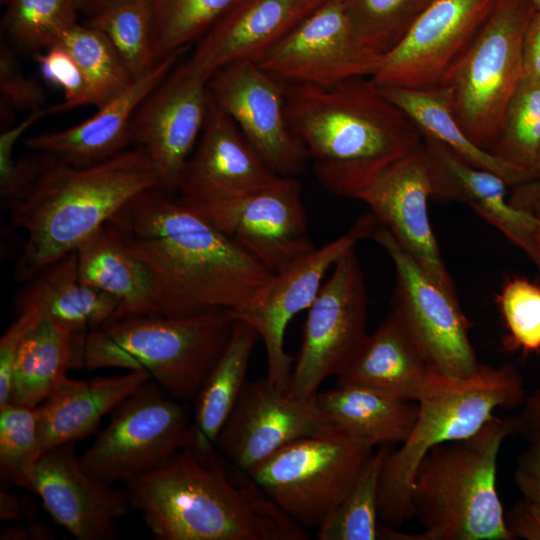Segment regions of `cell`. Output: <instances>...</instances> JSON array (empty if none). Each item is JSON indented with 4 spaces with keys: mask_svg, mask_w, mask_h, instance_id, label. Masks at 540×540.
Segmentation results:
<instances>
[{
    "mask_svg": "<svg viewBox=\"0 0 540 540\" xmlns=\"http://www.w3.org/2000/svg\"><path fill=\"white\" fill-rule=\"evenodd\" d=\"M110 222L148 268L156 312L255 308L274 277L205 217L160 186L132 198Z\"/></svg>",
    "mask_w": 540,
    "mask_h": 540,
    "instance_id": "obj_1",
    "label": "cell"
},
{
    "mask_svg": "<svg viewBox=\"0 0 540 540\" xmlns=\"http://www.w3.org/2000/svg\"><path fill=\"white\" fill-rule=\"evenodd\" d=\"M213 444L191 425L185 445L166 465L125 483L130 502L156 539H310Z\"/></svg>",
    "mask_w": 540,
    "mask_h": 540,
    "instance_id": "obj_2",
    "label": "cell"
},
{
    "mask_svg": "<svg viewBox=\"0 0 540 540\" xmlns=\"http://www.w3.org/2000/svg\"><path fill=\"white\" fill-rule=\"evenodd\" d=\"M290 130L329 192L353 198L378 172L423 141L416 123L370 78L330 87L285 83Z\"/></svg>",
    "mask_w": 540,
    "mask_h": 540,
    "instance_id": "obj_3",
    "label": "cell"
},
{
    "mask_svg": "<svg viewBox=\"0 0 540 540\" xmlns=\"http://www.w3.org/2000/svg\"><path fill=\"white\" fill-rule=\"evenodd\" d=\"M156 186L158 174L139 146L89 166L46 165L11 207V223L26 233L16 277L34 278L76 251L132 198Z\"/></svg>",
    "mask_w": 540,
    "mask_h": 540,
    "instance_id": "obj_4",
    "label": "cell"
},
{
    "mask_svg": "<svg viewBox=\"0 0 540 540\" xmlns=\"http://www.w3.org/2000/svg\"><path fill=\"white\" fill-rule=\"evenodd\" d=\"M515 419L491 417L475 434L431 448L411 485L413 514L424 528L402 533L379 524L378 539L510 540L497 491V460Z\"/></svg>",
    "mask_w": 540,
    "mask_h": 540,
    "instance_id": "obj_5",
    "label": "cell"
},
{
    "mask_svg": "<svg viewBox=\"0 0 540 540\" xmlns=\"http://www.w3.org/2000/svg\"><path fill=\"white\" fill-rule=\"evenodd\" d=\"M238 317L235 310L213 308L112 318L88 331L84 365L146 370L172 398L195 399L224 353Z\"/></svg>",
    "mask_w": 540,
    "mask_h": 540,
    "instance_id": "obj_6",
    "label": "cell"
},
{
    "mask_svg": "<svg viewBox=\"0 0 540 540\" xmlns=\"http://www.w3.org/2000/svg\"><path fill=\"white\" fill-rule=\"evenodd\" d=\"M524 381L511 364H480L466 377L430 370L417 399L418 417L407 440L388 455L380 479L378 515L393 527L414 517L411 485L415 471L434 446L478 432L497 409H514L526 400Z\"/></svg>",
    "mask_w": 540,
    "mask_h": 540,
    "instance_id": "obj_7",
    "label": "cell"
},
{
    "mask_svg": "<svg viewBox=\"0 0 540 540\" xmlns=\"http://www.w3.org/2000/svg\"><path fill=\"white\" fill-rule=\"evenodd\" d=\"M535 11L531 0H497L491 14L442 87L467 136L493 152L507 106L523 79V39Z\"/></svg>",
    "mask_w": 540,
    "mask_h": 540,
    "instance_id": "obj_8",
    "label": "cell"
},
{
    "mask_svg": "<svg viewBox=\"0 0 540 540\" xmlns=\"http://www.w3.org/2000/svg\"><path fill=\"white\" fill-rule=\"evenodd\" d=\"M375 446L332 423L247 472L294 521L318 528L352 487Z\"/></svg>",
    "mask_w": 540,
    "mask_h": 540,
    "instance_id": "obj_9",
    "label": "cell"
},
{
    "mask_svg": "<svg viewBox=\"0 0 540 540\" xmlns=\"http://www.w3.org/2000/svg\"><path fill=\"white\" fill-rule=\"evenodd\" d=\"M185 410L148 380L114 410L108 426L79 457L83 469L107 484L127 483L166 465L185 445Z\"/></svg>",
    "mask_w": 540,
    "mask_h": 540,
    "instance_id": "obj_10",
    "label": "cell"
},
{
    "mask_svg": "<svg viewBox=\"0 0 540 540\" xmlns=\"http://www.w3.org/2000/svg\"><path fill=\"white\" fill-rule=\"evenodd\" d=\"M371 238L386 250L394 265L391 313L429 368L452 377L475 373L481 363L469 336L471 324L458 298L436 284L385 227L378 224Z\"/></svg>",
    "mask_w": 540,
    "mask_h": 540,
    "instance_id": "obj_11",
    "label": "cell"
},
{
    "mask_svg": "<svg viewBox=\"0 0 540 540\" xmlns=\"http://www.w3.org/2000/svg\"><path fill=\"white\" fill-rule=\"evenodd\" d=\"M332 269L308 308L288 390L293 397L315 396L324 380L347 368L368 335V295L356 245Z\"/></svg>",
    "mask_w": 540,
    "mask_h": 540,
    "instance_id": "obj_12",
    "label": "cell"
},
{
    "mask_svg": "<svg viewBox=\"0 0 540 540\" xmlns=\"http://www.w3.org/2000/svg\"><path fill=\"white\" fill-rule=\"evenodd\" d=\"M383 56L356 36L345 1L326 2L273 45L258 65L285 83L330 87L371 78Z\"/></svg>",
    "mask_w": 540,
    "mask_h": 540,
    "instance_id": "obj_13",
    "label": "cell"
},
{
    "mask_svg": "<svg viewBox=\"0 0 540 540\" xmlns=\"http://www.w3.org/2000/svg\"><path fill=\"white\" fill-rule=\"evenodd\" d=\"M189 207L273 274L316 248L308 229L302 188L294 176H280L234 199Z\"/></svg>",
    "mask_w": 540,
    "mask_h": 540,
    "instance_id": "obj_14",
    "label": "cell"
},
{
    "mask_svg": "<svg viewBox=\"0 0 540 540\" xmlns=\"http://www.w3.org/2000/svg\"><path fill=\"white\" fill-rule=\"evenodd\" d=\"M497 0H431L370 79L379 87L428 89L443 84Z\"/></svg>",
    "mask_w": 540,
    "mask_h": 540,
    "instance_id": "obj_15",
    "label": "cell"
},
{
    "mask_svg": "<svg viewBox=\"0 0 540 540\" xmlns=\"http://www.w3.org/2000/svg\"><path fill=\"white\" fill-rule=\"evenodd\" d=\"M432 183L421 145L378 172L355 195L417 265L443 290L457 298L428 216Z\"/></svg>",
    "mask_w": 540,
    "mask_h": 540,
    "instance_id": "obj_16",
    "label": "cell"
},
{
    "mask_svg": "<svg viewBox=\"0 0 540 540\" xmlns=\"http://www.w3.org/2000/svg\"><path fill=\"white\" fill-rule=\"evenodd\" d=\"M285 82L258 63L236 61L207 80L210 97L234 120L264 161L279 176H294L308 160L289 128Z\"/></svg>",
    "mask_w": 540,
    "mask_h": 540,
    "instance_id": "obj_17",
    "label": "cell"
},
{
    "mask_svg": "<svg viewBox=\"0 0 540 540\" xmlns=\"http://www.w3.org/2000/svg\"><path fill=\"white\" fill-rule=\"evenodd\" d=\"M378 222L369 212L335 240L315 248L274 277L261 302L239 316L257 330L267 359V380L289 390L293 358L285 350V333L289 322L308 309L315 300L327 271L349 248L371 238Z\"/></svg>",
    "mask_w": 540,
    "mask_h": 540,
    "instance_id": "obj_18",
    "label": "cell"
},
{
    "mask_svg": "<svg viewBox=\"0 0 540 540\" xmlns=\"http://www.w3.org/2000/svg\"><path fill=\"white\" fill-rule=\"evenodd\" d=\"M315 396L293 397L267 378L248 382L215 444L247 472L285 446L332 424Z\"/></svg>",
    "mask_w": 540,
    "mask_h": 540,
    "instance_id": "obj_19",
    "label": "cell"
},
{
    "mask_svg": "<svg viewBox=\"0 0 540 540\" xmlns=\"http://www.w3.org/2000/svg\"><path fill=\"white\" fill-rule=\"evenodd\" d=\"M207 81L177 66L142 101L130 127L131 142L145 150L160 187L177 192L187 160L200 137L208 107Z\"/></svg>",
    "mask_w": 540,
    "mask_h": 540,
    "instance_id": "obj_20",
    "label": "cell"
},
{
    "mask_svg": "<svg viewBox=\"0 0 540 540\" xmlns=\"http://www.w3.org/2000/svg\"><path fill=\"white\" fill-rule=\"evenodd\" d=\"M279 177L209 95L200 137L179 180L178 200L187 206L230 200Z\"/></svg>",
    "mask_w": 540,
    "mask_h": 540,
    "instance_id": "obj_21",
    "label": "cell"
},
{
    "mask_svg": "<svg viewBox=\"0 0 540 540\" xmlns=\"http://www.w3.org/2000/svg\"><path fill=\"white\" fill-rule=\"evenodd\" d=\"M75 442L41 455L34 468L32 490L51 517L79 540L116 538L117 519L128 511L129 497L96 479L82 467Z\"/></svg>",
    "mask_w": 540,
    "mask_h": 540,
    "instance_id": "obj_22",
    "label": "cell"
},
{
    "mask_svg": "<svg viewBox=\"0 0 540 540\" xmlns=\"http://www.w3.org/2000/svg\"><path fill=\"white\" fill-rule=\"evenodd\" d=\"M308 14L306 0H232L178 67L207 81L229 63H258Z\"/></svg>",
    "mask_w": 540,
    "mask_h": 540,
    "instance_id": "obj_23",
    "label": "cell"
},
{
    "mask_svg": "<svg viewBox=\"0 0 540 540\" xmlns=\"http://www.w3.org/2000/svg\"><path fill=\"white\" fill-rule=\"evenodd\" d=\"M188 48L156 63L90 118L65 130L28 137L25 145L75 166L93 165L126 150L132 144L130 127L139 105L171 73Z\"/></svg>",
    "mask_w": 540,
    "mask_h": 540,
    "instance_id": "obj_24",
    "label": "cell"
},
{
    "mask_svg": "<svg viewBox=\"0 0 540 540\" xmlns=\"http://www.w3.org/2000/svg\"><path fill=\"white\" fill-rule=\"evenodd\" d=\"M423 146L430 167L432 197L468 205L532 259L536 216L507 201V182L492 171L468 163L429 135L423 134Z\"/></svg>",
    "mask_w": 540,
    "mask_h": 540,
    "instance_id": "obj_25",
    "label": "cell"
},
{
    "mask_svg": "<svg viewBox=\"0 0 540 540\" xmlns=\"http://www.w3.org/2000/svg\"><path fill=\"white\" fill-rule=\"evenodd\" d=\"M151 378L146 370L91 381L66 376L37 406L41 455L89 435L105 414Z\"/></svg>",
    "mask_w": 540,
    "mask_h": 540,
    "instance_id": "obj_26",
    "label": "cell"
},
{
    "mask_svg": "<svg viewBox=\"0 0 540 540\" xmlns=\"http://www.w3.org/2000/svg\"><path fill=\"white\" fill-rule=\"evenodd\" d=\"M430 368L390 312L366 336L336 386L352 385L417 401Z\"/></svg>",
    "mask_w": 540,
    "mask_h": 540,
    "instance_id": "obj_27",
    "label": "cell"
},
{
    "mask_svg": "<svg viewBox=\"0 0 540 540\" xmlns=\"http://www.w3.org/2000/svg\"><path fill=\"white\" fill-rule=\"evenodd\" d=\"M75 253L81 280L119 301L112 318L156 312L155 287L148 268L110 221Z\"/></svg>",
    "mask_w": 540,
    "mask_h": 540,
    "instance_id": "obj_28",
    "label": "cell"
},
{
    "mask_svg": "<svg viewBox=\"0 0 540 540\" xmlns=\"http://www.w3.org/2000/svg\"><path fill=\"white\" fill-rule=\"evenodd\" d=\"M119 301L86 283L79 275L75 251L34 277L18 304V312L34 309L43 318L71 329L86 339V330L110 320Z\"/></svg>",
    "mask_w": 540,
    "mask_h": 540,
    "instance_id": "obj_29",
    "label": "cell"
},
{
    "mask_svg": "<svg viewBox=\"0 0 540 540\" xmlns=\"http://www.w3.org/2000/svg\"><path fill=\"white\" fill-rule=\"evenodd\" d=\"M85 341L68 327L42 317L19 345L10 402L39 406L66 377L69 368L85 366Z\"/></svg>",
    "mask_w": 540,
    "mask_h": 540,
    "instance_id": "obj_30",
    "label": "cell"
},
{
    "mask_svg": "<svg viewBox=\"0 0 540 540\" xmlns=\"http://www.w3.org/2000/svg\"><path fill=\"white\" fill-rule=\"evenodd\" d=\"M315 399L331 423L376 446L404 443L419 411L417 401L352 385L318 391Z\"/></svg>",
    "mask_w": 540,
    "mask_h": 540,
    "instance_id": "obj_31",
    "label": "cell"
},
{
    "mask_svg": "<svg viewBox=\"0 0 540 540\" xmlns=\"http://www.w3.org/2000/svg\"><path fill=\"white\" fill-rule=\"evenodd\" d=\"M378 88L387 99L401 108L416 123L422 134L441 141L468 163L498 174L508 185L527 183L524 175L518 170L472 142L453 114L445 87L409 89L378 86Z\"/></svg>",
    "mask_w": 540,
    "mask_h": 540,
    "instance_id": "obj_32",
    "label": "cell"
},
{
    "mask_svg": "<svg viewBox=\"0 0 540 540\" xmlns=\"http://www.w3.org/2000/svg\"><path fill=\"white\" fill-rule=\"evenodd\" d=\"M259 339L255 327L239 316L224 353L194 399L193 425L214 444L248 383V366Z\"/></svg>",
    "mask_w": 540,
    "mask_h": 540,
    "instance_id": "obj_33",
    "label": "cell"
},
{
    "mask_svg": "<svg viewBox=\"0 0 540 540\" xmlns=\"http://www.w3.org/2000/svg\"><path fill=\"white\" fill-rule=\"evenodd\" d=\"M391 447L382 444L373 452L352 487L317 528L319 540L378 539L379 486Z\"/></svg>",
    "mask_w": 540,
    "mask_h": 540,
    "instance_id": "obj_34",
    "label": "cell"
},
{
    "mask_svg": "<svg viewBox=\"0 0 540 540\" xmlns=\"http://www.w3.org/2000/svg\"><path fill=\"white\" fill-rule=\"evenodd\" d=\"M73 57L88 85L91 105L100 108L132 82L126 64L104 33L77 23L60 42Z\"/></svg>",
    "mask_w": 540,
    "mask_h": 540,
    "instance_id": "obj_35",
    "label": "cell"
},
{
    "mask_svg": "<svg viewBox=\"0 0 540 540\" xmlns=\"http://www.w3.org/2000/svg\"><path fill=\"white\" fill-rule=\"evenodd\" d=\"M87 25L98 29L110 40L133 79L152 69V7L148 0L109 3L89 17Z\"/></svg>",
    "mask_w": 540,
    "mask_h": 540,
    "instance_id": "obj_36",
    "label": "cell"
},
{
    "mask_svg": "<svg viewBox=\"0 0 540 540\" xmlns=\"http://www.w3.org/2000/svg\"><path fill=\"white\" fill-rule=\"evenodd\" d=\"M540 148V82L522 79L511 98L493 154L518 170L528 182Z\"/></svg>",
    "mask_w": 540,
    "mask_h": 540,
    "instance_id": "obj_37",
    "label": "cell"
},
{
    "mask_svg": "<svg viewBox=\"0 0 540 540\" xmlns=\"http://www.w3.org/2000/svg\"><path fill=\"white\" fill-rule=\"evenodd\" d=\"M2 30L19 46L34 51L59 44L78 23L72 0H6Z\"/></svg>",
    "mask_w": 540,
    "mask_h": 540,
    "instance_id": "obj_38",
    "label": "cell"
},
{
    "mask_svg": "<svg viewBox=\"0 0 540 540\" xmlns=\"http://www.w3.org/2000/svg\"><path fill=\"white\" fill-rule=\"evenodd\" d=\"M232 0H150L155 62L189 47Z\"/></svg>",
    "mask_w": 540,
    "mask_h": 540,
    "instance_id": "obj_39",
    "label": "cell"
},
{
    "mask_svg": "<svg viewBox=\"0 0 540 540\" xmlns=\"http://www.w3.org/2000/svg\"><path fill=\"white\" fill-rule=\"evenodd\" d=\"M431 0H345L358 39L385 56L405 36Z\"/></svg>",
    "mask_w": 540,
    "mask_h": 540,
    "instance_id": "obj_40",
    "label": "cell"
},
{
    "mask_svg": "<svg viewBox=\"0 0 540 540\" xmlns=\"http://www.w3.org/2000/svg\"><path fill=\"white\" fill-rule=\"evenodd\" d=\"M40 457L37 407L13 402L0 407V467L4 479L32 490Z\"/></svg>",
    "mask_w": 540,
    "mask_h": 540,
    "instance_id": "obj_41",
    "label": "cell"
},
{
    "mask_svg": "<svg viewBox=\"0 0 540 540\" xmlns=\"http://www.w3.org/2000/svg\"><path fill=\"white\" fill-rule=\"evenodd\" d=\"M507 334L504 345L528 355L540 351V287L524 278H512L497 298Z\"/></svg>",
    "mask_w": 540,
    "mask_h": 540,
    "instance_id": "obj_42",
    "label": "cell"
},
{
    "mask_svg": "<svg viewBox=\"0 0 540 540\" xmlns=\"http://www.w3.org/2000/svg\"><path fill=\"white\" fill-rule=\"evenodd\" d=\"M34 58L42 76L63 91V101L47 107V115L91 105L85 77L73 57L62 45H54L44 53L37 52Z\"/></svg>",
    "mask_w": 540,
    "mask_h": 540,
    "instance_id": "obj_43",
    "label": "cell"
},
{
    "mask_svg": "<svg viewBox=\"0 0 540 540\" xmlns=\"http://www.w3.org/2000/svg\"><path fill=\"white\" fill-rule=\"evenodd\" d=\"M46 108L29 113L19 124L0 135V194L4 199L18 198L38 175L36 165L30 161H16L13 151L17 140L35 122L46 116Z\"/></svg>",
    "mask_w": 540,
    "mask_h": 540,
    "instance_id": "obj_44",
    "label": "cell"
},
{
    "mask_svg": "<svg viewBox=\"0 0 540 540\" xmlns=\"http://www.w3.org/2000/svg\"><path fill=\"white\" fill-rule=\"evenodd\" d=\"M0 93L1 100L12 108L29 112L44 108L42 87L22 72L15 54L4 43L0 48Z\"/></svg>",
    "mask_w": 540,
    "mask_h": 540,
    "instance_id": "obj_45",
    "label": "cell"
},
{
    "mask_svg": "<svg viewBox=\"0 0 540 540\" xmlns=\"http://www.w3.org/2000/svg\"><path fill=\"white\" fill-rule=\"evenodd\" d=\"M41 318L34 309L18 312L0 339V407L11 400L13 366L21 340Z\"/></svg>",
    "mask_w": 540,
    "mask_h": 540,
    "instance_id": "obj_46",
    "label": "cell"
},
{
    "mask_svg": "<svg viewBox=\"0 0 540 540\" xmlns=\"http://www.w3.org/2000/svg\"><path fill=\"white\" fill-rule=\"evenodd\" d=\"M514 479L522 498L540 513V442H530L518 456Z\"/></svg>",
    "mask_w": 540,
    "mask_h": 540,
    "instance_id": "obj_47",
    "label": "cell"
},
{
    "mask_svg": "<svg viewBox=\"0 0 540 540\" xmlns=\"http://www.w3.org/2000/svg\"><path fill=\"white\" fill-rule=\"evenodd\" d=\"M504 524L510 540H540V513L523 498L504 513Z\"/></svg>",
    "mask_w": 540,
    "mask_h": 540,
    "instance_id": "obj_48",
    "label": "cell"
},
{
    "mask_svg": "<svg viewBox=\"0 0 540 540\" xmlns=\"http://www.w3.org/2000/svg\"><path fill=\"white\" fill-rule=\"evenodd\" d=\"M523 78L540 82V5L527 26L523 39Z\"/></svg>",
    "mask_w": 540,
    "mask_h": 540,
    "instance_id": "obj_49",
    "label": "cell"
},
{
    "mask_svg": "<svg viewBox=\"0 0 540 540\" xmlns=\"http://www.w3.org/2000/svg\"><path fill=\"white\" fill-rule=\"evenodd\" d=\"M523 409L515 419L516 432L529 442H540V388L528 396Z\"/></svg>",
    "mask_w": 540,
    "mask_h": 540,
    "instance_id": "obj_50",
    "label": "cell"
},
{
    "mask_svg": "<svg viewBox=\"0 0 540 540\" xmlns=\"http://www.w3.org/2000/svg\"><path fill=\"white\" fill-rule=\"evenodd\" d=\"M510 202L518 207L532 211L536 216L532 260L540 270V193L534 189L532 184L527 185L520 189Z\"/></svg>",
    "mask_w": 540,
    "mask_h": 540,
    "instance_id": "obj_51",
    "label": "cell"
},
{
    "mask_svg": "<svg viewBox=\"0 0 540 540\" xmlns=\"http://www.w3.org/2000/svg\"><path fill=\"white\" fill-rule=\"evenodd\" d=\"M0 499L1 519H18L21 515V508L17 497L2 489Z\"/></svg>",
    "mask_w": 540,
    "mask_h": 540,
    "instance_id": "obj_52",
    "label": "cell"
},
{
    "mask_svg": "<svg viewBox=\"0 0 540 540\" xmlns=\"http://www.w3.org/2000/svg\"><path fill=\"white\" fill-rule=\"evenodd\" d=\"M79 13L92 17L101 12L110 0H72Z\"/></svg>",
    "mask_w": 540,
    "mask_h": 540,
    "instance_id": "obj_53",
    "label": "cell"
},
{
    "mask_svg": "<svg viewBox=\"0 0 540 540\" xmlns=\"http://www.w3.org/2000/svg\"><path fill=\"white\" fill-rule=\"evenodd\" d=\"M329 1H336V0H306V7H307L308 13H311L314 9H316L320 5ZM340 1H345V0H340Z\"/></svg>",
    "mask_w": 540,
    "mask_h": 540,
    "instance_id": "obj_54",
    "label": "cell"
},
{
    "mask_svg": "<svg viewBox=\"0 0 540 540\" xmlns=\"http://www.w3.org/2000/svg\"><path fill=\"white\" fill-rule=\"evenodd\" d=\"M540 179V148L538 151L536 163L533 169V181Z\"/></svg>",
    "mask_w": 540,
    "mask_h": 540,
    "instance_id": "obj_55",
    "label": "cell"
},
{
    "mask_svg": "<svg viewBox=\"0 0 540 540\" xmlns=\"http://www.w3.org/2000/svg\"><path fill=\"white\" fill-rule=\"evenodd\" d=\"M532 185H533L534 189H535L538 193H540V183H533Z\"/></svg>",
    "mask_w": 540,
    "mask_h": 540,
    "instance_id": "obj_56",
    "label": "cell"
},
{
    "mask_svg": "<svg viewBox=\"0 0 540 540\" xmlns=\"http://www.w3.org/2000/svg\"><path fill=\"white\" fill-rule=\"evenodd\" d=\"M535 6H539L540 5V0H531Z\"/></svg>",
    "mask_w": 540,
    "mask_h": 540,
    "instance_id": "obj_57",
    "label": "cell"
},
{
    "mask_svg": "<svg viewBox=\"0 0 540 540\" xmlns=\"http://www.w3.org/2000/svg\"><path fill=\"white\" fill-rule=\"evenodd\" d=\"M119 1H133V0H110L109 3H111V2H119ZM148 1H150V0H148ZM109 3H108V4H109Z\"/></svg>",
    "mask_w": 540,
    "mask_h": 540,
    "instance_id": "obj_58",
    "label": "cell"
},
{
    "mask_svg": "<svg viewBox=\"0 0 540 540\" xmlns=\"http://www.w3.org/2000/svg\"><path fill=\"white\" fill-rule=\"evenodd\" d=\"M1 4H5L6 0H0Z\"/></svg>",
    "mask_w": 540,
    "mask_h": 540,
    "instance_id": "obj_59",
    "label": "cell"
}]
</instances>
